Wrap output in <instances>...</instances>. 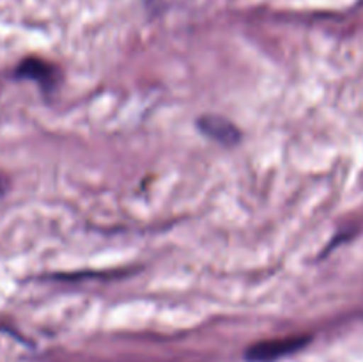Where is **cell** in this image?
Wrapping results in <instances>:
<instances>
[{
	"instance_id": "7a4b0ae2",
	"label": "cell",
	"mask_w": 363,
	"mask_h": 362,
	"mask_svg": "<svg viewBox=\"0 0 363 362\" xmlns=\"http://www.w3.org/2000/svg\"><path fill=\"white\" fill-rule=\"evenodd\" d=\"M197 124L202 133L223 146H233L240 141V130L230 121L220 116H204Z\"/></svg>"
},
{
	"instance_id": "6da1fadb",
	"label": "cell",
	"mask_w": 363,
	"mask_h": 362,
	"mask_svg": "<svg viewBox=\"0 0 363 362\" xmlns=\"http://www.w3.org/2000/svg\"><path fill=\"white\" fill-rule=\"evenodd\" d=\"M308 341H311V337L307 336H293V337H282V339L262 341V343H257L254 344V346L248 348L247 361L248 362H275L279 361V358L287 357V355L301 350Z\"/></svg>"
},
{
	"instance_id": "3957f363",
	"label": "cell",
	"mask_w": 363,
	"mask_h": 362,
	"mask_svg": "<svg viewBox=\"0 0 363 362\" xmlns=\"http://www.w3.org/2000/svg\"><path fill=\"white\" fill-rule=\"evenodd\" d=\"M16 75L21 78H30V80H35L39 85H41L45 91H50L53 85L57 84V71L52 64L45 62L41 59H25L23 62L18 66Z\"/></svg>"
}]
</instances>
